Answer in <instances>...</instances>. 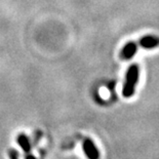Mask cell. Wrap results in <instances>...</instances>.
<instances>
[{
	"mask_svg": "<svg viewBox=\"0 0 159 159\" xmlns=\"http://www.w3.org/2000/svg\"><path fill=\"white\" fill-rule=\"evenodd\" d=\"M139 78H140V67L137 64H133L128 67L126 75H125L122 89V94L124 98H131L134 96Z\"/></svg>",
	"mask_w": 159,
	"mask_h": 159,
	"instance_id": "obj_1",
	"label": "cell"
},
{
	"mask_svg": "<svg viewBox=\"0 0 159 159\" xmlns=\"http://www.w3.org/2000/svg\"><path fill=\"white\" fill-rule=\"evenodd\" d=\"M138 44L144 49H154L159 46V37L156 35H145L141 37Z\"/></svg>",
	"mask_w": 159,
	"mask_h": 159,
	"instance_id": "obj_2",
	"label": "cell"
},
{
	"mask_svg": "<svg viewBox=\"0 0 159 159\" xmlns=\"http://www.w3.org/2000/svg\"><path fill=\"white\" fill-rule=\"evenodd\" d=\"M139 47L140 46H139L138 42L129 41V42L125 43L124 46L122 47V49H121V52H120V57L124 61L133 59L134 56L137 53Z\"/></svg>",
	"mask_w": 159,
	"mask_h": 159,
	"instance_id": "obj_3",
	"label": "cell"
},
{
	"mask_svg": "<svg viewBox=\"0 0 159 159\" xmlns=\"http://www.w3.org/2000/svg\"><path fill=\"white\" fill-rule=\"evenodd\" d=\"M83 150L84 153L89 159H99V150L96 147V145L89 139H86L83 143Z\"/></svg>",
	"mask_w": 159,
	"mask_h": 159,
	"instance_id": "obj_4",
	"label": "cell"
},
{
	"mask_svg": "<svg viewBox=\"0 0 159 159\" xmlns=\"http://www.w3.org/2000/svg\"><path fill=\"white\" fill-rule=\"evenodd\" d=\"M18 142H19V144L21 145V147L23 148V150L25 151L26 153L29 154L30 148H31V146H30V143H29L28 139L26 138L25 134H20L19 139H18Z\"/></svg>",
	"mask_w": 159,
	"mask_h": 159,
	"instance_id": "obj_5",
	"label": "cell"
}]
</instances>
